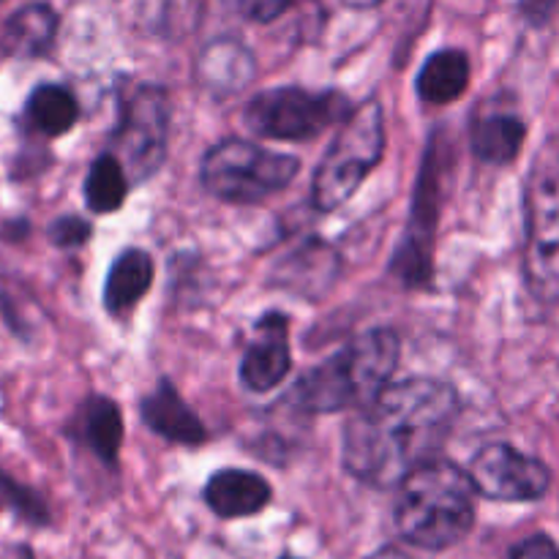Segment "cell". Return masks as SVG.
Listing matches in <instances>:
<instances>
[{
  "label": "cell",
  "instance_id": "obj_1",
  "mask_svg": "<svg viewBox=\"0 0 559 559\" xmlns=\"http://www.w3.org/2000/svg\"><path fill=\"white\" fill-rule=\"evenodd\" d=\"M459 415L448 382L415 377L388 385L344 429V469L374 489H399L420 464L437 459Z\"/></svg>",
  "mask_w": 559,
  "mask_h": 559
},
{
  "label": "cell",
  "instance_id": "obj_2",
  "mask_svg": "<svg viewBox=\"0 0 559 559\" xmlns=\"http://www.w3.org/2000/svg\"><path fill=\"white\" fill-rule=\"evenodd\" d=\"M475 486L467 469L431 459L399 484L393 522L407 544L445 551L462 544L475 524Z\"/></svg>",
  "mask_w": 559,
  "mask_h": 559
},
{
  "label": "cell",
  "instance_id": "obj_3",
  "mask_svg": "<svg viewBox=\"0 0 559 559\" xmlns=\"http://www.w3.org/2000/svg\"><path fill=\"white\" fill-rule=\"evenodd\" d=\"M402 344L388 328L364 333L338 349L325 364L314 366L298 380L293 402L304 413H342L364 409L388 385L399 366Z\"/></svg>",
  "mask_w": 559,
  "mask_h": 559
},
{
  "label": "cell",
  "instance_id": "obj_4",
  "mask_svg": "<svg viewBox=\"0 0 559 559\" xmlns=\"http://www.w3.org/2000/svg\"><path fill=\"white\" fill-rule=\"evenodd\" d=\"M522 271L538 304H559V142L540 147L530 167Z\"/></svg>",
  "mask_w": 559,
  "mask_h": 559
},
{
  "label": "cell",
  "instance_id": "obj_5",
  "mask_svg": "<svg viewBox=\"0 0 559 559\" xmlns=\"http://www.w3.org/2000/svg\"><path fill=\"white\" fill-rule=\"evenodd\" d=\"M385 151V118L377 98L355 107L338 123L331 147L311 180V202L320 213L336 211L349 200Z\"/></svg>",
  "mask_w": 559,
  "mask_h": 559
},
{
  "label": "cell",
  "instance_id": "obj_6",
  "mask_svg": "<svg viewBox=\"0 0 559 559\" xmlns=\"http://www.w3.org/2000/svg\"><path fill=\"white\" fill-rule=\"evenodd\" d=\"M298 158L246 140L216 142L202 158L200 178L207 194L233 205H254L287 189L298 175Z\"/></svg>",
  "mask_w": 559,
  "mask_h": 559
},
{
  "label": "cell",
  "instance_id": "obj_7",
  "mask_svg": "<svg viewBox=\"0 0 559 559\" xmlns=\"http://www.w3.org/2000/svg\"><path fill=\"white\" fill-rule=\"evenodd\" d=\"M349 109V102L336 91L311 93L304 87H271L262 91L246 104L243 123L251 134L265 140L304 142L333 123H342Z\"/></svg>",
  "mask_w": 559,
  "mask_h": 559
},
{
  "label": "cell",
  "instance_id": "obj_8",
  "mask_svg": "<svg viewBox=\"0 0 559 559\" xmlns=\"http://www.w3.org/2000/svg\"><path fill=\"white\" fill-rule=\"evenodd\" d=\"M169 102L158 85H136L120 104V118L109 140V151L123 164L131 183H142L167 158Z\"/></svg>",
  "mask_w": 559,
  "mask_h": 559
},
{
  "label": "cell",
  "instance_id": "obj_9",
  "mask_svg": "<svg viewBox=\"0 0 559 559\" xmlns=\"http://www.w3.org/2000/svg\"><path fill=\"white\" fill-rule=\"evenodd\" d=\"M467 473L475 491L497 502H535L551 489L549 467L506 442L480 448Z\"/></svg>",
  "mask_w": 559,
  "mask_h": 559
},
{
  "label": "cell",
  "instance_id": "obj_10",
  "mask_svg": "<svg viewBox=\"0 0 559 559\" xmlns=\"http://www.w3.org/2000/svg\"><path fill=\"white\" fill-rule=\"evenodd\" d=\"M435 147L437 145H431L424 164V173H420L407 238H404L402 249L396 251V260H393V271L409 287L426 284V278L431 276V240H435L437 197H440V167H437V156L440 153Z\"/></svg>",
  "mask_w": 559,
  "mask_h": 559
},
{
  "label": "cell",
  "instance_id": "obj_11",
  "mask_svg": "<svg viewBox=\"0 0 559 559\" xmlns=\"http://www.w3.org/2000/svg\"><path fill=\"white\" fill-rule=\"evenodd\" d=\"M293 366L289 320L278 311L260 317L240 358V382L251 393H267L284 382Z\"/></svg>",
  "mask_w": 559,
  "mask_h": 559
},
{
  "label": "cell",
  "instance_id": "obj_12",
  "mask_svg": "<svg viewBox=\"0 0 559 559\" xmlns=\"http://www.w3.org/2000/svg\"><path fill=\"white\" fill-rule=\"evenodd\" d=\"M60 31L58 11L49 3H25L0 27V52L11 60L47 58Z\"/></svg>",
  "mask_w": 559,
  "mask_h": 559
},
{
  "label": "cell",
  "instance_id": "obj_13",
  "mask_svg": "<svg viewBox=\"0 0 559 559\" xmlns=\"http://www.w3.org/2000/svg\"><path fill=\"white\" fill-rule=\"evenodd\" d=\"M66 435L76 445L87 448L98 462L115 467L120 445H123V418H120L118 404L107 396H87L71 418Z\"/></svg>",
  "mask_w": 559,
  "mask_h": 559
},
{
  "label": "cell",
  "instance_id": "obj_14",
  "mask_svg": "<svg viewBox=\"0 0 559 559\" xmlns=\"http://www.w3.org/2000/svg\"><path fill=\"white\" fill-rule=\"evenodd\" d=\"M271 484L249 469H218L205 484V502L218 519H246L265 511Z\"/></svg>",
  "mask_w": 559,
  "mask_h": 559
},
{
  "label": "cell",
  "instance_id": "obj_15",
  "mask_svg": "<svg viewBox=\"0 0 559 559\" xmlns=\"http://www.w3.org/2000/svg\"><path fill=\"white\" fill-rule=\"evenodd\" d=\"M140 413L145 426H151V431H156L164 440L178 442V445H200V442H205V426L191 413L189 404L180 399L173 382L164 380L151 396L142 399Z\"/></svg>",
  "mask_w": 559,
  "mask_h": 559
},
{
  "label": "cell",
  "instance_id": "obj_16",
  "mask_svg": "<svg viewBox=\"0 0 559 559\" xmlns=\"http://www.w3.org/2000/svg\"><path fill=\"white\" fill-rule=\"evenodd\" d=\"M153 257L142 249H126L109 265L104 282V309L112 317H123L140 304L153 284Z\"/></svg>",
  "mask_w": 559,
  "mask_h": 559
},
{
  "label": "cell",
  "instance_id": "obj_17",
  "mask_svg": "<svg viewBox=\"0 0 559 559\" xmlns=\"http://www.w3.org/2000/svg\"><path fill=\"white\" fill-rule=\"evenodd\" d=\"M22 120H25V126L33 134L55 140V136L69 134L76 126V120H80V102L60 82H41V85H36L27 93Z\"/></svg>",
  "mask_w": 559,
  "mask_h": 559
},
{
  "label": "cell",
  "instance_id": "obj_18",
  "mask_svg": "<svg viewBox=\"0 0 559 559\" xmlns=\"http://www.w3.org/2000/svg\"><path fill=\"white\" fill-rule=\"evenodd\" d=\"M197 76L213 93H235L254 76V60L238 41H216L197 60Z\"/></svg>",
  "mask_w": 559,
  "mask_h": 559
},
{
  "label": "cell",
  "instance_id": "obj_19",
  "mask_svg": "<svg viewBox=\"0 0 559 559\" xmlns=\"http://www.w3.org/2000/svg\"><path fill=\"white\" fill-rule=\"evenodd\" d=\"M469 58L462 49H440L429 55L418 74V96L426 104H451L469 87Z\"/></svg>",
  "mask_w": 559,
  "mask_h": 559
},
{
  "label": "cell",
  "instance_id": "obj_20",
  "mask_svg": "<svg viewBox=\"0 0 559 559\" xmlns=\"http://www.w3.org/2000/svg\"><path fill=\"white\" fill-rule=\"evenodd\" d=\"M527 136V126L522 118L511 112H495L486 118L475 120L473 126V151L484 164H502L516 162L519 151Z\"/></svg>",
  "mask_w": 559,
  "mask_h": 559
},
{
  "label": "cell",
  "instance_id": "obj_21",
  "mask_svg": "<svg viewBox=\"0 0 559 559\" xmlns=\"http://www.w3.org/2000/svg\"><path fill=\"white\" fill-rule=\"evenodd\" d=\"M131 180L112 151H104L91 164L85 178V205L91 213H115L126 202Z\"/></svg>",
  "mask_w": 559,
  "mask_h": 559
},
{
  "label": "cell",
  "instance_id": "obj_22",
  "mask_svg": "<svg viewBox=\"0 0 559 559\" xmlns=\"http://www.w3.org/2000/svg\"><path fill=\"white\" fill-rule=\"evenodd\" d=\"M5 513L33 530H47L52 524V511H49L41 491L22 484L0 467V516H5Z\"/></svg>",
  "mask_w": 559,
  "mask_h": 559
},
{
  "label": "cell",
  "instance_id": "obj_23",
  "mask_svg": "<svg viewBox=\"0 0 559 559\" xmlns=\"http://www.w3.org/2000/svg\"><path fill=\"white\" fill-rule=\"evenodd\" d=\"M91 222L85 216H76V213H66V216H58L52 224L47 227V238L55 249H80L91 240Z\"/></svg>",
  "mask_w": 559,
  "mask_h": 559
},
{
  "label": "cell",
  "instance_id": "obj_24",
  "mask_svg": "<svg viewBox=\"0 0 559 559\" xmlns=\"http://www.w3.org/2000/svg\"><path fill=\"white\" fill-rule=\"evenodd\" d=\"M293 0H238V9L251 22H273L289 9Z\"/></svg>",
  "mask_w": 559,
  "mask_h": 559
},
{
  "label": "cell",
  "instance_id": "obj_25",
  "mask_svg": "<svg viewBox=\"0 0 559 559\" xmlns=\"http://www.w3.org/2000/svg\"><path fill=\"white\" fill-rule=\"evenodd\" d=\"M508 559H559V546L546 535H533L522 540Z\"/></svg>",
  "mask_w": 559,
  "mask_h": 559
},
{
  "label": "cell",
  "instance_id": "obj_26",
  "mask_svg": "<svg viewBox=\"0 0 559 559\" xmlns=\"http://www.w3.org/2000/svg\"><path fill=\"white\" fill-rule=\"evenodd\" d=\"M519 5H522V14L527 16L533 25H544V22H549V16L555 14L559 0H519Z\"/></svg>",
  "mask_w": 559,
  "mask_h": 559
},
{
  "label": "cell",
  "instance_id": "obj_27",
  "mask_svg": "<svg viewBox=\"0 0 559 559\" xmlns=\"http://www.w3.org/2000/svg\"><path fill=\"white\" fill-rule=\"evenodd\" d=\"M27 235H31V222L25 216L9 218V222L0 224V240H5V243H22Z\"/></svg>",
  "mask_w": 559,
  "mask_h": 559
},
{
  "label": "cell",
  "instance_id": "obj_28",
  "mask_svg": "<svg viewBox=\"0 0 559 559\" xmlns=\"http://www.w3.org/2000/svg\"><path fill=\"white\" fill-rule=\"evenodd\" d=\"M369 559H413L407 555V551L396 549V546H382L380 551H374Z\"/></svg>",
  "mask_w": 559,
  "mask_h": 559
},
{
  "label": "cell",
  "instance_id": "obj_29",
  "mask_svg": "<svg viewBox=\"0 0 559 559\" xmlns=\"http://www.w3.org/2000/svg\"><path fill=\"white\" fill-rule=\"evenodd\" d=\"M11 559H36V555H33V546L16 544L14 549H11Z\"/></svg>",
  "mask_w": 559,
  "mask_h": 559
},
{
  "label": "cell",
  "instance_id": "obj_30",
  "mask_svg": "<svg viewBox=\"0 0 559 559\" xmlns=\"http://www.w3.org/2000/svg\"><path fill=\"white\" fill-rule=\"evenodd\" d=\"M347 5H353V9H371V5L382 3V0H344Z\"/></svg>",
  "mask_w": 559,
  "mask_h": 559
},
{
  "label": "cell",
  "instance_id": "obj_31",
  "mask_svg": "<svg viewBox=\"0 0 559 559\" xmlns=\"http://www.w3.org/2000/svg\"><path fill=\"white\" fill-rule=\"evenodd\" d=\"M282 559H298V557H282Z\"/></svg>",
  "mask_w": 559,
  "mask_h": 559
},
{
  "label": "cell",
  "instance_id": "obj_32",
  "mask_svg": "<svg viewBox=\"0 0 559 559\" xmlns=\"http://www.w3.org/2000/svg\"><path fill=\"white\" fill-rule=\"evenodd\" d=\"M0 3H3V0H0Z\"/></svg>",
  "mask_w": 559,
  "mask_h": 559
}]
</instances>
